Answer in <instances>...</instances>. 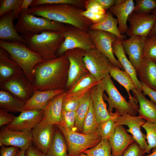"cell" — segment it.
I'll list each match as a JSON object with an SVG mask.
<instances>
[{
    "label": "cell",
    "mask_w": 156,
    "mask_h": 156,
    "mask_svg": "<svg viewBox=\"0 0 156 156\" xmlns=\"http://www.w3.org/2000/svg\"><path fill=\"white\" fill-rule=\"evenodd\" d=\"M84 52L83 50L75 49L68 50L64 53L69 62L68 79L65 87L67 90L82 76L89 72L83 60Z\"/></svg>",
    "instance_id": "10"
},
{
    "label": "cell",
    "mask_w": 156,
    "mask_h": 156,
    "mask_svg": "<svg viewBox=\"0 0 156 156\" xmlns=\"http://www.w3.org/2000/svg\"><path fill=\"white\" fill-rule=\"evenodd\" d=\"M1 146L0 150V156H16L18 151V148L15 146Z\"/></svg>",
    "instance_id": "49"
},
{
    "label": "cell",
    "mask_w": 156,
    "mask_h": 156,
    "mask_svg": "<svg viewBox=\"0 0 156 156\" xmlns=\"http://www.w3.org/2000/svg\"><path fill=\"white\" fill-rule=\"evenodd\" d=\"M66 140L59 129L55 130L53 137L46 155L47 156H68Z\"/></svg>",
    "instance_id": "33"
},
{
    "label": "cell",
    "mask_w": 156,
    "mask_h": 156,
    "mask_svg": "<svg viewBox=\"0 0 156 156\" xmlns=\"http://www.w3.org/2000/svg\"><path fill=\"white\" fill-rule=\"evenodd\" d=\"M81 14L90 20L92 23H94L102 20L105 14L104 15L99 14L87 10H84L81 13Z\"/></svg>",
    "instance_id": "48"
},
{
    "label": "cell",
    "mask_w": 156,
    "mask_h": 156,
    "mask_svg": "<svg viewBox=\"0 0 156 156\" xmlns=\"http://www.w3.org/2000/svg\"><path fill=\"white\" fill-rule=\"evenodd\" d=\"M100 81L89 72L82 76L68 90L65 91L64 95L69 96L83 97Z\"/></svg>",
    "instance_id": "28"
},
{
    "label": "cell",
    "mask_w": 156,
    "mask_h": 156,
    "mask_svg": "<svg viewBox=\"0 0 156 156\" xmlns=\"http://www.w3.org/2000/svg\"><path fill=\"white\" fill-rule=\"evenodd\" d=\"M83 60L89 73L99 81L109 74L114 66L109 60L96 48L84 51Z\"/></svg>",
    "instance_id": "9"
},
{
    "label": "cell",
    "mask_w": 156,
    "mask_h": 156,
    "mask_svg": "<svg viewBox=\"0 0 156 156\" xmlns=\"http://www.w3.org/2000/svg\"><path fill=\"white\" fill-rule=\"evenodd\" d=\"M112 148L109 140H102L96 146L83 153L89 156H112Z\"/></svg>",
    "instance_id": "36"
},
{
    "label": "cell",
    "mask_w": 156,
    "mask_h": 156,
    "mask_svg": "<svg viewBox=\"0 0 156 156\" xmlns=\"http://www.w3.org/2000/svg\"><path fill=\"white\" fill-rule=\"evenodd\" d=\"M54 125L39 123L31 131L32 142L36 148L46 155L53 137Z\"/></svg>",
    "instance_id": "19"
},
{
    "label": "cell",
    "mask_w": 156,
    "mask_h": 156,
    "mask_svg": "<svg viewBox=\"0 0 156 156\" xmlns=\"http://www.w3.org/2000/svg\"><path fill=\"white\" fill-rule=\"evenodd\" d=\"M65 91L64 90L39 91L34 89V94L25 101L23 110H44L49 101L55 96Z\"/></svg>",
    "instance_id": "25"
},
{
    "label": "cell",
    "mask_w": 156,
    "mask_h": 156,
    "mask_svg": "<svg viewBox=\"0 0 156 156\" xmlns=\"http://www.w3.org/2000/svg\"><path fill=\"white\" fill-rule=\"evenodd\" d=\"M118 23L116 18L109 10H107L103 18L99 21L92 23L89 30H98L110 33L121 40L125 39L126 36L122 34L118 28Z\"/></svg>",
    "instance_id": "30"
},
{
    "label": "cell",
    "mask_w": 156,
    "mask_h": 156,
    "mask_svg": "<svg viewBox=\"0 0 156 156\" xmlns=\"http://www.w3.org/2000/svg\"><path fill=\"white\" fill-rule=\"evenodd\" d=\"M0 47L8 52L21 68L26 77L33 83L34 68L38 64L45 61L42 58L23 43L0 40Z\"/></svg>",
    "instance_id": "4"
},
{
    "label": "cell",
    "mask_w": 156,
    "mask_h": 156,
    "mask_svg": "<svg viewBox=\"0 0 156 156\" xmlns=\"http://www.w3.org/2000/svg\"><path fill=\"white\" fill-rule=\"evenodd\" d=\"M15 116L5 110H0V126L8 125L14 120Z\"/></svg>",
    "instance_id": "47"
},
{
    "label": "cell",
    "mask_w": 156,
    "mask_h": 156,
    "mask_svg": "<svg viewBox=\"0 0 156 156\" xmlns=\"http://www.w3.org/2000/svg\"><path fill=\"white\" fill-rule=\"evenodd\" d=\"M142 90L144 95L148 96L151 100L156 103V91L150 88L145 84L140 82Z\"/></svg>",
    "instance_id": "50"
},
{
    "label": "cell",
    "mask_w": 156,
    "mask_h": 156,
    "mask_svg": "<svg viewBox=\"0 0 156 156\" xmlns=\"http://www.w3.org/2000/svg\"><path fill=\"white\" fill-rule=\"evenodd\" d=\"M101 81L93 87L90 90L91 100L98 124L108 120L115 119L120 116L116 112L114 114H111L109 112L106 104L104 101V92L102 89Z\"/></svg>",
    "instance_id": "18"
},
{
    "label": "cell",
    "mask_w": 156,
    "mask_h": 156,
    "mask_svg": "<svg viewBox=\"0 0 156 156\" xmlns=\"http://www.w3.org/2000/svg\"><path fill=\"white\" fill-rule=\"evenodd\" d=\"M143 58L156 61V37L146 38L143 51Z\"/></svg>",
    "instance_id": "40"
},
{
    "label": "cell",
    "mask_w": 156,
    "mask_h": 156,
    "mask_svg": "<svg viewBox=\"0 0 156 156\" xmlns=\"http://www.w3.org/2000/svg\"><path fill=\"white\" fill-rule=\"evenodd\" d=\"M77 156H89L83 153H81L79 155Z\"/></svg>",
    "instance_id": "57"
},
{
    "label": "cell",
    "mask_w": 156,
    "mask_h": 156,
    "mask_svg": "<svg viewBox=\"0 0 156 156\" xmlns=\"http://www.w3.org/2000/svg\"><path fill=\"white\" fill-rule=\"evenodd\" d=\"M109 140L112 156H122L130 145L135 141L133 136L128 133L123 125L116 126L113 135Z\"/></svg>",
    "instance_id": "22"
},
{
    "label": "cell",
    "mask_w": 156,
    "mask_h": 156,
    "mask_svg": "<svg viewBox=\"0 0 156 156\" xmlns=\"http://www.w3.org/2000/svg\"><path fill=\"white\" fill-rule=\"evenodd\" d=\"M132 91L133 97L139 104L137 110L139 115L146 121L156 123V103L148 99L142 91L138 89H134Z\"/></svg>",
    "instance_id": "26"
},
{
    "label": "cell",
    "mask_w": 156,
    "mask_h": 156,
    "mask_svg": "<svg viewBox=\"0 0 156 156\" xmlns=\"http://www.w3.org/2000/svg\"><path fill=\"white\" fill-rule=\"evenodd\" d=\"M33 0H23L20 8L19 11L21 13L28 9L30 7Z\"/></svg>",
    "instance_id": "53"
},
{
    "label": "cell",
    "mask_w": 156,
    "mask_h": 156,
    "mask_svg": "<svg viewBox=\"0 0 156 156\" xmlns=\"http://www.w3.org/2000/svg\"><path fill=\"white\" fill-rule=\"evenodd\" d=\"M84 10L75 5L64 4H45L29 7L23 11L52 21L69 25L88 31L92 22L82 16Z\"/></svg>",
    "instance_id": "2"
},
{
    "label": "cell",
    "mask_w": 156,
    "mask_h": 156,
    "mask_svg": "<svg viewBox=\"0 0 156 156\" xmlns=\"http://www.w3.org/2000/svg\"><path fill=\"white\" fill-rule=\"evenodd\" d=\"M66 25V29L63 31L64 40L56 53L58 57L71 49H79L86 51L96 48L88 31L71 25Z\"/></svg>",
    "instance_id": "8"
},
{
    "label": "cell",
    "mask_w": 156,
    "mask_h": 156,
    "mask_svg": "<svg viewBox=\"0 0 156 156\" xmlns=\"http://www.w3.org/2000/svg\"><path fill=\"white\" fill-rule=\"evenodd\" d=\"M133 12L141 14L151 13L156 8V0H136Z\"/></svg>",
    "instance_id": "41"
},
{
    "label": "cell",
    "mask_w": 156,
    "mask_h": 156,
    "mask_svg": "<svg viewBox=\"0 0 156 156\" xmlns=\"http://www.w3.org/2000/svg\"><path fill=\"white\" fill-rule=\"evenodd\" d=\"M66 142L68 156H77L86 150L96 146L101 140L97 132L85 134L69 129L64 121L56 125Z\"/></svg>",
    "instance_id": "6"
},
{
    "label": "cell",
    "mask_w": 156,
    "mask_h": 156,
    "mask_svg": "<svg viewBox=\"0 0 156 156\" xmlns=\"http://www.w3.org/2000/svg\"><path fill=\"white\" fill-rule=\"evenodd\" d=\"M103 91H105L108 96L104 93L103 99L108 104L107 109L109 112L111 114L114 109L121 116L124 114H128L133 116H136L139 107L133 105L121 94L114 85L109 74L101 81Z\"/></svg>",
    "instance_id": "7"
},
{
    "label": "cell",
    "mask_w": 156,
    "mask_h": 156,
    "mask_svg": "<svg viewBox=\"0 0 156 156\" xmlns=\"http://www.w3.org/2000/svg\"><path fill=\"white\" fill-rule=\"evenodd\" d=\"M109 74L125 88L129 96V102L133 105L139 107L138 101L132 96L130 93L131 90L135 89H138L135 83L131 78L125 71L114 66L111 69Z\"/></svg>",
    "instance_id": "31"
},
{
    "label": "cell",
    "mask_w": 156,
    "mask_h": 156,
    "mask_svg": "<svg viewBox=\"0 0 156 156\" xmlns=\"http://www.w3.org/2000/svg\"><path fill=\"white\" fill-rule=\"evenodd\" d=\"M25 151L20 150L18 151L16 156H25Z\"/></svg>",
    "instance_id": "56"
},
{
    "label": "cell",
    "mask_w": 156,
    "mask_h": 156,
    "mask_svg": "<svg viewBox=\"0 0 156 156\" xmlns=\"http://www.w3.org/2000/svg\"><path fill=\"white\" fill-rule=\"evenodd\" d=\"M121 41L117 38L113 43L112 47L113 53L117 58L118 60L122 66L124 71L134 81L138 89L142 91V86L140 81L138 79L136 71L126 56Z\"/></svg>",
    "instance_id": "27"
},
{
    "label": "cell",
    "mask_w": 156,
    "mask_h": 156,
    "mask_svg": "<svg viewBox=\"0 0 156 156\" xmlns=\"http://www.w3.org/2000/svg\"><path fill=\"white\" fill-rule=\"evenodd\" d=\"M151 13L153 14L155 16V20L153 27L148 37L150 36L156 37V8L153 10Z\"/></svg>",
    "instance_id": "54"
},
{
    "label": "cell",
    "mask_w": 156,
    "mask_h": 156,
    "mask_svg": "<svg viewBox=\"0 0 156 156\" xmlns=\"http://www.w3.org/2000/svg\"><path fill=\"white\" fill-rule=\"evenodd\" d=\"M69 67V62L65 54L38 64L34 69V89L42 91L64 90Z\"/></svg>",
    "instance_id": "1"
},
{
    "label": "cell",
    "mask_w": 156,
    "mask_h": 156,
    "mask_svg": "<svg viewBox=\"0 0 156 156\" xmlns=\"http://www.w3.org/2000/svg\"><path fill=\"white\" fill-rule=\"evenodd\" d=\"M27 47L38 53L45 61L56 58V53L63 42V31H46L39 34H21Z\"/></svg>",
    "instance_id": "3"
},
{
    "label": "cell",
    "mask_w": 156,
    "mask_h": 156,
    "mask_svg": "<svg viewBox=\"0 0 156 156\" xmlns=\"http://www.w3.org/2000/svg\"><path fill=\"white\" fill-rule=\"evenodd\" d=\"M83 96L77 97L67 96L65 95L64 93L62 101V110L75 111Z\"/></svg>",
    "instance_id": "43"
},
{
    "label": "cell",
    "mask_w": 156,
    "mask_h": 156,
    "mask_svg": "<svg viewBox=\"0 0 156 156\" xmlns=\"http://www.w3.org/2000/svg\"><path fill=\"white\" fill-rule=\"evenodd\" d=\"M155 20L152 13L141 14L133 12L128 21L129 24L126 35L129 37L140 36L147 38L150 33Z\"/></svg>",
    "instance_id": "12"
},
{
    "label": "cell",
    "mask_w": 156,
    "mask_h": 156,
    "mask_svg": "<svg viewBox=\"0 0 156 156\" xmlns=\"http://www.w3.org/2000/svg\"><path fill=\"white\" fill-rule=\"evenodd\" d=\"M84 8L86 10L99 14L104 15L106 12L96 0H85Z\"/></svg>",
    "instance_id": "45"
},
{
    "label": "cell",
    "mask_w": 156,
    "mask_h": 156,
    "mask_svg": "<svg viewBox=\"0 0 156 156\" xmlns=\"http://www.w3.org/2000/svg\"><path fill=\"white\" fill-rule=\"evenodd\" d=\"M88 32L92 39L96 49L106 56L114 66L124 71L113 52L112 44L117 38L110 33L101 30H89Z\"/></svg>",
    "instance_id": "11"
},
{
    "label": "cell",
    "mask_w": 156,
    "mask_h": 156,
    "mask_svg": "<svg viewBox=\"0 0 156 156\" xmlns=\"http://www.w3.org/2000/svg\"><path fill=\"white\" fill-rule=\"evenodd\" d=\"M23 0H1L0 1V16L1 17L7 13L13 11L15 14V19H18L20 13V8Z\"/></svg>",
    "instance_id": "37"
},
{
    "label": "cell",
    "mask_w": 156,
    "mask_h": 156,
    "mask_svg": "<svg viewBox=\"0 0 156 156\" xmlns=\"http://www.w3.org/2000/svg\"><path fill=\"white\" fill-rule=\"evenodd\" d=\"M31 131H19L3 127L0 132V146H15L21 150H26L31 145Z\"/></svg>",
    "instance_id": "15"
},
{
    "label": "cell",
    "mask_w": 156,
    "mask_h": 156,
    "mask_svg": "<svg viewBox=\"0 0 156 156\" xmlns=\"http://www.w3.org/2000/svg\"><path fill=\"white\" fill-rule=\"evenodd\" d=\"M0 86L25 101L32 96L35 89L33 83L27 78L24 72L9 81L0 83Z\"/></svg>",
    "instance_id": "14"
},
{
    "label": "cell",
    "mask_w": 156,
    "mask_h": 156,
    "mask_svg": "<svg viewBox=\"0 0 156 156\" xmlns=\"http://www.w3.org/2000/svg\"><path fill=\"white\" fill-rule=\"evenodd\" d=\"M98 125L92 101L83 122L81 133L89 135L96 133Z\"/></svg>",
    "instance_id": "35"
},
{
    "label": "cell",
    "mask_w": 156,
    "mask_h": 156,
    "mask_svg": "<svg viewBox=\"0 0 156 156\" xmlns=\"http://www.w3.org/2000/svg\"><path fill=\"white\" fill-rule=\"evenodd\" d=\"M144 154L143 151L135 141L130 145L122 156H143Z\"/></svg>",
    "instance_id": "46"
},
{
    "label": "cell",
    "mask_w": 156,
    "mask_h": 156,
    "mask_svg": "<svg viewBox=\"0 0 156 156\" xmlns=\"http://www.w3.org/2000/svg\"><path fill=\"white\" fill-rule=\"evenodd\" d=\"M44 111L43 110L37 109L23 110L6 127L15 131H31L42 120Z\"/></svg>",
    "instance_id": "16"
},
{
    "label": "cell",
    "mask_w": 156,
    "mask_h": 156,
    "mask_svg": "<svg viewBox=\"0 0 156 156\" xmlns=\"http://www.w3.org/2000/svg\"><path fill=\"white\" fill-rule=\"evenodd\" d=\"M62 118L70 130L75 131V111H62Z\"/></svg>",
    "instance_id": "44"
},
{
    "label": "cell",
    "mask_w": 156,
    "mask_h": 156,
    "mask_svg": "<svg viewBox=\"0 0 156 156\" xmlns=\"http://www.w3.org/2000/svg\"><path fill=\"white\" fill-rule=\"evenodd\" d=\"M23 72L20 66L4 49L0 48V83L9 81Z\"/></svg>",
    "instance_id": "24"
},
{
    "label": "cell",
    "mask_w": 156,
    "mask_h": 156,
    "mask_svg": "<svg viewBox=\"0 0 156 156\" xmlns=\"http://www.w3.org/2000/svg\"><path fill=\"white\" fill-rule=\"evenodd\" d=\"M25 101L14 96L9 92L0 90V109L13 113L21 112Z\"/></svg>",
    "instance_id": "32"
},
{
    "label": "cell",
    "mask_w": 156,
    "mask_h": 156,
    "mask_svg": "<svg viewBox=\"0 0 156 156\" xmlns=\"http://www.w3.org/2000/svg\"><path fill=\"white\" fill-rule=\"evenodd\" d=\"M144 156H156V148L153 149V152L151 153Z\"/></svg>",
    "instance_id": "55"
},
{
    "label": "cell",
    "mask_w": 156,
    "mask_h": 156,
    "mask_svg": "<svg viewBox=\"0 0 156 156\" xmlns=\"http://www.w3.org/2000/svg\"><path fill=\"white\" fill-rule=\"evenodd\" d=\"M15 19L14 12L10 11L1 17L0 18V40L9 42H17L26 45L25 40L16 31L13 21Z\"/></svg>",
    "instance_id": "20"
},
{
    "label": "cell",
    "mask_w": 156,
    "mask_h": 156,
    "mask_svg": "<svg viewBox=\"0 0 156 156\" xmlns=\"http://www.w3.org/2000/svg\"><path fill=\"white\" fill-rule=\"evenodd\" d=\"M65 92L55 96L49 101L39 123L55 125L61 124L62 101Z\"/></svg>",
    "instance_id": "23"
},
{
    "label": "cell",
    "mask_w": 156,
    "mask_h": 156,
    "mask_svg": "<svg viewBox=\"0 0 156 156\" xmlns=\"http://www.w3.org/2000/svg\"><path fill=\"white\" fill-rule=\"evenodd\" d=\"M26 151L27 156H47L37 148L32 145Z\"/></svg>",
    "instance_id": "51"
},
{
    "label": "cell",
    "mask_w": 156,
    "mask_h": 156,
    "mask_svg": "<svg viewBox=\"0 0 156 156\" xmlns=\"http://www.w3.org/2000/svg\"><path fill=\"white\" fill-rule=\"evenodd\" d=\"M135 4L133 0H117L116 4L109 9L116 17L119 30L122 35L126 34L129 27L127 23L130 14L133 12Z\"/></svg>",
    "instance_id": "21"
},
{
    "label": "cell",
    "mask_w": 156,
    "mask_h": 156,
    "mask_svg": "<svg viewBox=\"0 0 156 156\" xmlns=\"http://www.w3.org/2000/svg\"><path fill=\"white\" fill-rule=\"evenodd\" d=\"M85 2V0H33L29 7L45 4H64L73 5L83 9Z\"/></svg>",
    "instance_id": "42"
},
{
    "label": "cell",
    "mask_w": 156,
    "mask_h": 156,
    "mask_svg": "<svg viewBox=\"0 0 156 156\" xmlns=\"http://www.w3.org/2000/svg\"><path fill=\"white\" fill-rule=\"evenodd\" d=\"M137 73L140 82L156 91V61L143 59Z\"/></svg>",
    "instance_id": "29"
},
{
    "label": "cell",
    "mask_w": 156,
    "mask_h": 156,
    "mask_svg": "<svg viewBox=\"0 0 156 156\" xmlns=\"http://www.w3.org/2000/svg\"><path fill=\"white\" fill-rule=\"evenodd\" d=\"M146 132L148 146L144 153L149 154L152 149L156 148V123L146 121L142 126Z\"/></svg>",
    "instance_id": "39"
},
{
    "label": "cell",
    "mask_w": 156,
    "mask_h": 156,
    "mask_svg": "<svg viewBox=\"0 0 156 156\" xmlns=\"http://www.w3.org/2000/svg\"><path fill=\"white\" fill-rule=\"evenodd\" d=\"M103 9L107 11L112 5L116 4L117 0H96Z\"/></svg>",
    "instance_id": "52"
},
{
    "label": "cell",
    "mask_w": 156,
    "mask_h": 156,
    "mask_svg": "<svg viewBox=\"0 0 156 156\" xmlns=\"http://www.w3.org/2000/svg\"><path fill=\"white\" fill-rule=\"evenodd\" d=\"M66 27L64 24L24 11L21 12L15 25L16 31L21 34H39L46 31H63Z\"/></svg>",
    "instance_id": "5"
},
{
    "label": "cell",
    "mask_w": 156,
    "mask_h": 156,
    "mask_svg": "<svg viewBox=\"0 0 156 156\" xmlns=\"http://www.w3.org/2000/svg\"><path fill=\"white\" fill-rule=\"evenodd\" d=\"M114 120H108L98 124L96 132L102 140H109L113 135L116 127Z\"/></svg>",
    "instance_id": "38"
},
{
    "label": "cell",
    "mask_w": 156,
    "mask_h": 156,
    "mask_svg": "<svg viewBox=\"0 0 156 156\" xmlns=\"http://www.w3.org/2000/svg\"><path fill=\"white\" fill-rule=\"evenodd\" d=\"M114 120L116 126L125 125L128 127L126 131L131 134L144 153L148 145L146 141V135L142 133L141 127L146 122L145 120L139 115L133 116L127 114L118 116Z\"/></svg>",
    "instance_id": "13"
},
{
    "label": "cell",
    "mask_w": 156,
    "mask_h": 156,
    "mask_svg": "<svg viewBox=\"0 0 156 156\" xmlns=\"http://www.w3.org/2000/svg\"><path fill=\"white\" fill-rule=\"evenodd\" d=\"M146 38L136 36L121 41L125 52L136 72L143 60V51Z\"/></svg>",
    "instance_id": "17"
},
{
    "label": "cell",
    "mask_w": 156,
    "mask_h": 156,
    "mask_svg": "<svg viewBox=\"0 0 156 156\" xmlns=\"http://www.w3.org/2000/svg\"><path fill=\"white\" fill-rule=\"evenodd\" d=\"M90 90L83 97L75 111V131L79 133L82 132L83 122L92 101Z\"/></svg>",
    "instance_id": "34"
}]
</instances>
